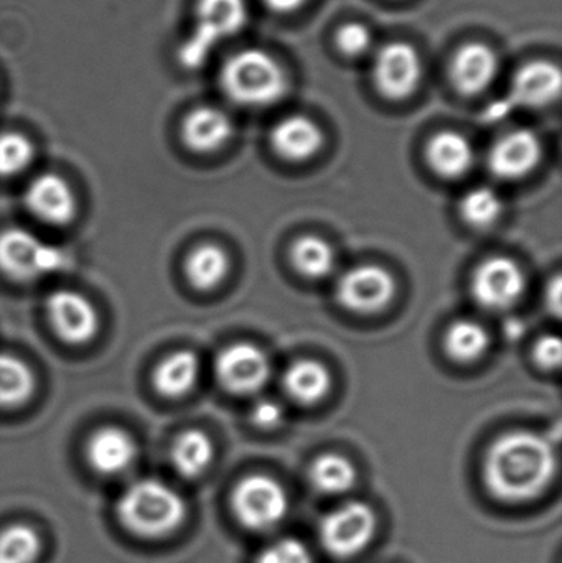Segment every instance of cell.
<instances>
[{
  "instance_id": "6da1fadb",
  "label": "cell",
  "mask_w": 562,
  "mask_h": 563,
  "mask_svg": "<svg viewBox=\"0 0 562 563\" xmlns=\"http://www.w3.org/2000/svg\"><path fill=\"white\" fill-rule=\"evenodd\" d=\"M557 473V453L550 440L531 432L500 437L485 459V485L502 501L537 498Z\"/></svg>"
},
{
  "instance_id": "7a4b0ae2",
  "label": "cell",
  "mask_w": 562,
  "mask_h": 563,
  "mask_svg": "<svg viewBox=\"0 0 562 563\" xmlns=\"http://www.w3.org/2000/svg\"><path fill=\"white\" fill-rule=\"evenodd\" d=\"M119 521L139 538H165L184 525L187 503L180 493L158 479L132 483L115 506Z\"/></svg>"
},
{
  "instance_id": "3957f363",
  "label": "cell",
  "mask_w": 562,
  "mask_h": 563,
  "mask_svg": "<svg viewBox=\"0 0 562 563\" xmlns=\"http://www.w3.org/2000/svg\"><path fill=\"white\" fill-rule=\"evenodd\" d=\"M221 88L231 101L247 108H264L287 91L279 63L263 49L250 48L230 56L221 69Z\"/></svg>"
},
{
  "instance_id": "277c9868",
  "label": "cell",
  "mask_w": 562,
  "mask_h": 563,
  "mask_svg": "<svg viewBox=\"0 0 562 563\" xmlns=\"http://www.w3.org/2000/svg\"><path fill=\"white\" fill-rule=\"evenodd\" d=\"M246 20L244 0H198L197 22L178 52L181 65L187 68L203 65L214 46L236 35Z\"/></svg>"
},
{
  "instance_id": "5b68a950",
  "label": "cell",
  "mask_w": 562,
  "mask_h": 563,
  "mask_svg": "<svg viewBox=\"0 0 562 563\" xmlns=\"http://www.w3.org/2000/svg\"><path fill=\"white\" fill-rule=\"evenodd\" d=\"M68 263L62 247L32 231L9 228L0 233V271L10 279L29 282L59 273Z\"/></svg>"
},
{
  "instance_id": "8992f818",
  "label": "cell",
  "mask_w": 562,
  "mask_h": 563,
  "mask_svg": "<svg viewBox=\"0 0 562 563\" xmlns=\"http://www.w3.org/2000/svg\"><path fill=\"white\" fill-rule=\"evenodd\" d=\"M231 506L244 528L250 531H269L286 518L289 498L277 479L266 475H251L238 483Z\"/></svg>"
},
{
  "instance_id": "52a82bcc",
  "label": "cell",
  "mask_w": 562,
  "mask_h": 563,
  "mask_svg": "<svg viewBox=\"0 0 562 563\" xmlns=\"http://www.w3.org/2000/svg\"><path fill=\"white\" fill-rule=\"evenodd\" d=\"M375 511L365 503L352 501L333 509L320 522V544L337 559L360 554L375 538Z\"/></svg>"
},
{
  "instance_id": "ba28073f",
  "label": "cell",
  "mask_w": 562,
  "mask_h": 563,
  "mask_svg": "<svg viewBox=\"0 0 562 563\" xmlns=\"http://www.w3.org/2000/svg\"><path fill=\"white\" fill-rule=\"evenodd\" d=\"M376 89L393 101L406 99L416 91L422 76L421 58L409 43H386L373 59Z\"/></svg>"
},
{
  "instance_id": "9c48e42d",
  "label": "cell",
  "mask_w": 562,
  "mask_h": 563,
  "mask_svg": "<svg viewBox=\"0 0 562 563\" xmlns=\"http://www.w3.org/2000/svg\"><path fill=\"white\" fill-rule=\"evenodd\" d=\"M525 276L520 266L508 257L485 261L472 277V295L481 307L491 311L507 310L520 300Z\"/></svg>"
},
{
  "instance_id": "30bf717a",
  "label": "cell",
  "mask_w": 562,
  "mask_h": 563,
  "mask_svg": "<svg viewBox=\"0 0 562 563\" xmlns=\"http://www.w3.org/2000/svg\"><path fill=\"white\" fill-rule=\"evenodd\" d=\"M395 290V279L388 271L366 264L343 274L337 285V298L350 311L375 313L393 300Z\"/></svg>"
},
{
  "instance_id": "8fae6325",
  "label": "cell",
  "mask_w": 562,
  "mask_h": 563,
  "mask_svg": "<svg viewBox=\"0 0 562 563\" xmlns=\"http://www.w3.org/2000/svg\"><path fill=\"white\" fill-rule=\"evenodd\" d=\"M214 371L221 386L230 393L254 394L269 379L271 364L260 347L236 343L221 351Z\"/></svg>"
},
{
  "instance_id": "7c38bea8",
  "label": "cell",
  "mask_w": 562,
  "mask_h": 563,
  "mask_svg": "<svg viewBox=\"0 0 562 563\" xmlns=\"http://www.w3.org/2000/svg\"><path fill=\"white\" fill-rule=\"evenodd\" d=\"M46 313L53 330L69 344L88 343L99 328L98 311L95 305L78 291L62 288L46 300Z\"/></svg>"
},
{
  "instance_id": "4fadbf2b",
  "label": "cell",
  "mask_w": 562,
  "mask_h": 563,
  "mask_svg": "<svg viewBox=\"0 0 562 563\" xmlns=\"http://www.w3.org/2000/svg\"><path fill=\"white\" fill-rule=\"evenodd\" d=\"M540 158V139L527 129H518L495 142L488 154V168L502 180H518L530 174Z\"/></svg>"
},
{
  "instance_id": "5bb4252c",
  "label": "cell",
  "mask_w": 562,
  "mask_h": 563,
  "mask_svg": "<svg viewBox=\"0 0 562 563\" xmlns=\"http://www.w3.org/2000/svg\"><path fill=\"white\" fill-rule=\"evenodd\" d=\"M25 205L30 213L53 227L69 223L76 213L75 194L68 181L56 174L33 178L25 190Z\"/></svg>"
},
{
  "instance_id": "9a60e30c",
  "label": "cell",
  "mask_w": 562,
  "mask_h": 563,
  "mask_svg": "<svg viewBox=\"0 0 562 563\" xmlns=\"http://www.w3.org/2000/svg\"><path fill=\"white\" fill-rule=\"evenodd\" d=\"M498 75V55L485 43H467L455 53L451 78L455 89L465 96L484 92Z\"/></svg>"
},
{
  "instance_id": "2e32d148",
  "label": "cell",
  "mask_w": 562,
  "mask_h": 563,
  "mask_svg": "<svg viewBox=\"0 0 562 563\" xmlns=\"http://www.w3.org/2000/svg\"><path fill=\"white\" fill-rule=\"evenodd\" d=\"M137 456L135 440L121 427H101L86 443V460L99 475H119Z\"/></svg>"
},
{
  "instance_id": "e0dca14e",
  "label": "cell",
  "mask_w": 562,
  "mask_h": 563,
  "mask_svg": "<svg viewBox=\"0 0 562 563\" xmlns=\"http://www.w3.org/2000/svg\"><path fill=\"white\" fill-rule=\"evenodd\" d=\"M561 85L560 68L547 59H538L518 69L511 92L520 104L541 108L560 98Z\"/></svg>"
},
{
  "instance_id": "ac0fdd59",
  "label": "cell",
  "mask_w": 562,
  "mask_h": 563,
  "mask_svg": "<svg viewBox=\"0 0 562 563\" xmlns=\"http://www.w3.org/2000/svg\"><path fill=\"white\" fill-rule=\"evenodd\" d=\"M233 135V122L221 109L203 108L188 112L181 124V137L191 151L207 154L223 147Z\"/></svg>"
},
{
  "instance_id": "d6986e66",
  "label": "cell",
  "mask_w": 562,
  "mask_h": 563,
  "mask_svg": "<svg viewBox=\"0 0 562 563\" xmlns=\"http://www.w3.org/2000/svg\"><path fill=\"white\" fill-rule=\"evenodd\" d=\"M271 144L280 157L302 162L319 152L323 135L319 125L306 115H289L274 128Z\"/></svg>"
},
{
  "instance_id": "ffe728a7",
  "label": "cell",
  "mask_w": 562,
  "mask_h": 563,
  "mask_svg": "<svg viewBox=\"0 0 562 563\" xmlns=\"http://www.w3.org/2000/svg\"><path fill=\"white\" fill-rule=\"evenodd\" d=\"M474 157L471 142L454 131L439 132L428 145L429 164L442 177H461L472 167Z\"/></svg>"
},
{
  "instance_id": "44dd1931",
  "label": "cell",
  "mask_w": 562,
  "mask_h": 563,
  "mask_svg": "<svg viewBox=\"0 0 562 563\" xmlns=\"http://www.w3.org/2000/svg\"><path fill=\"white\" fill-rule=\"evenodd\" d=\"M200 361L191 351L181 350L168 354L154 371V386L162 396L177 399L197 384Z\"/></svg>"
},
{
  "instance_id": "7402d4cb",
  "label": "cell",
  "mask_w": 562,
  "mask_h": 563,
  "mask_svg": "<svg viewBox=\"0 0 562 563\" xmlns=\"http://www.w3.org/2000/svg\"><path fill=\"white\" fill-rule=\"evenodd\" d=\"M332 377L319 361H296L284 374V389L296 402L312 406L329 393Z\"/></svg>"
},
{
  "instance_id": "603a6c76",
  "label": "cell",
  "mask_w": 562,
  "mask_h": 563,
  "mask_svg": "<svg viewBox=\"0 0 562 563\" xmlns=\"http://www.w3.org/2000/svg\"><path fill=\"white\" fill-rule=\"evenodd\" d=\"M214 446L210 437L201 430L191 429L177 437L172 446V463L184 478H198L213 462Z\"/></svg>"
},
{
  "instance_id": "cb8c5ba5",
  "label": "cell",
  "mask_w": 562,
  "mask_h": 563,
  "mask_svg": "<svg viewBox=\"0 0 562 563\" xmlns=\"http://www.w3.org/2000/svg\"><path fill=\"white\" fill-rule=\"evenodd\" d=\"M230 271L228 254L217 244H201L191 251L185 263V274L198 290L218 287Z\"/></svg>"
},
{
  "instance_id": "d4e9b609",
  "label": "cell",
  "mask_w": 562,
  "mask_h": 563,
  "mask_svg": "<svg viewBox=\"0 0 562 563\" xmlns=\"http://www.w3.org/2000/svg\"><path fill=\"white\" fill-rule=\"evenodd\" d=\"M35 390V374L29 364L9 353H0V407L25 404Z\"/></svg>"
},
{
  "instance_id": "484cf974",
  "label": "cell",
  "mask_w": 562,
  "mask_h": 563,
  "mask_svg": "<svg viewBox=\"0 0 562 563\" xmlns=\"http://www.w3.org/2000/svg\"><path fill=\"white\" fill-rule=\"evenodd\" d=\"M310 483L322 495H343L353 488L356 470L349 459L335 453L319 456L310 466Z\"/></svg>"
},
{
  "instance_id": "4316f807",
  "label": "cell",
  "mask_w": 562,
  "mask_h": 563,
  "mask_svg": "<svg viewBox=\"0 0 562 563\" xmlns=\"http://www.w3.org/2000/svg\"><path fill=\"white\" fill-rule=\"evenodd\" d=\"M290 260L297 273L309 279H323L335 269V251L327 241L317 236H304L290 251Z\"/></svg>"
},
{
  "instance_id": "83f0119b",
  "label": "cell",
  "mask_w": 562,
  "mask_h": 563,
  "mask_svg": "<svg viewBox=\"0 0 562 563\" xmlns=\"http://www.w3.org/2000/svg\"><path fill=\"white\" fill-rule=\"evenodd\" d=\"M488 344L491 336L478 321H454L445 333V351L459 363H472L484 356Z\"/></svg>"
},
{
  "instance_id": "f1b7e54d",
  "label": "cell",
  "mask_w": 562,
  "mask_h": 563,
  "mask_svg": "<svg viewBox=\"0 0 562 563\" xmlns=\"http://www.w3.org/2000/svg\"><path fill=\"white\" fill-rule=\"evenodd\" d=\"M42 548V538L32 526L13 525L0 532V563H35Z\"/></svg>"
},
{
  "instance_id": "f546056e",
  "label": "cell",
  "mask_w": 562,
  "mask_h": 563,
  "mask_svg": "<svg viewBox=\"0 0 562 563\" xmlns=\"http://www.w3.org/2000/svg\"><path fill=\"white\" fill-rule=\"evenodd\" d=\"M461 213L471 227H492L502 213L500 197L492 188H474L462 198Z\"/></svg>"
},
{
  "instance_id": "4dcf8cb0",
  "label": "cell",
  "mask_w": 562,
  "mask_h": 563,
  "mask_svg": "<svg viewBox=\"0 0 562 563\" xmlns=\"http://www.w3.org/2000/svg\"><path fill=\"white\" fill-rule=\"evenodd\" d=\"M35 147L26 135L20 132L0 134V177L22 174L32 164Z\"/></svg>"
},
{
  "instance_id": "1f68e13d",
  "label": "cell",
  "mask_w": 562,
  "mask_h": 563,
  "mask_svg": "<svg viewBox=\"0 0 562 563\" xmlns=\"http://www.w3.org/2000/svg\"><path fill=\"white\" fill-rule=\"evenodd\" d=\"M337 46L343 55L359 58L373 48V33L360 22H350L337 32Z\"/></svg>"
},
{
  "instance_id": "d6a6232c",
  "label": "cell",
  "mask_w": 562,
  "mask_h": 563,
  "mask_svg": "<svg viewBox=\"0 0 562 563\" xmlns=\"http://www.w3.org/2000/svg\"><path fill=\"white\" fill-rule=\"evenodd\" d=\"M256 563H313V558L302 542L287 538L267 545Z\"/></svg>"
},
{
  "instance_id": "836d02e7",
  "label": "cell",
  "mask_w": 562,
  "mask_h": 563,
  "mask_svg": "<svg viewBox=\"0 0 562 563\" xmlns=\"http://www.w3.org/2000/svg\"><path fill=\"white\" fill-rule=\"evenodd\" d=\"M251 420H253L254 426L260 427V429H277L284 420L283 407L274 402V400H260V402L253 407Z\"/></svg>"
},
{
  "instance_id": "e575fe53",
  "label": "cell",
  "mask_w": 562,
  "mask_h": 563,
  "mask_svg": "<svg viewBox=\"0 0 562 563\" xmlns=\"http://www.w3.org/2000/svg\"><path fill=\"white\" fill-rule=\"evenodd\" d=\"M535 360L544 369H557L561 364V340L554 334L541 338L535 346Z\"/></svg>"
},
{
  "instance_id": "d590c367",
  "label": "cell",
  "mask_w": 562,
  "mask_h": 563,
  "mask_svg": "<svg viewBox=\"0 0 562 563\" xmlns=\"http://www.w3.org/2000/svg\"><path fill=\"white\" fill-rule=\"evenodd\" d=\"M271 10L277 13H289L300 9L307 0H264Z\"/></svg>"
},
{
  "instance_id": "8d00e7d4",
  "label": "cell",
  "mask_w": 562,
  "mask_h": 563,
  "mask_svg": "<svg viewBox=\"0 0 562 563\" xmlns=\"http://www.w3.org/2000/svg\"><path fill=\"white\" fill-rule=\"evenodd\" d=\"M548 298H550V310L554 313H560L561 310V280L557 279L548 291Z\"/></svg>"
}]
</instances>
